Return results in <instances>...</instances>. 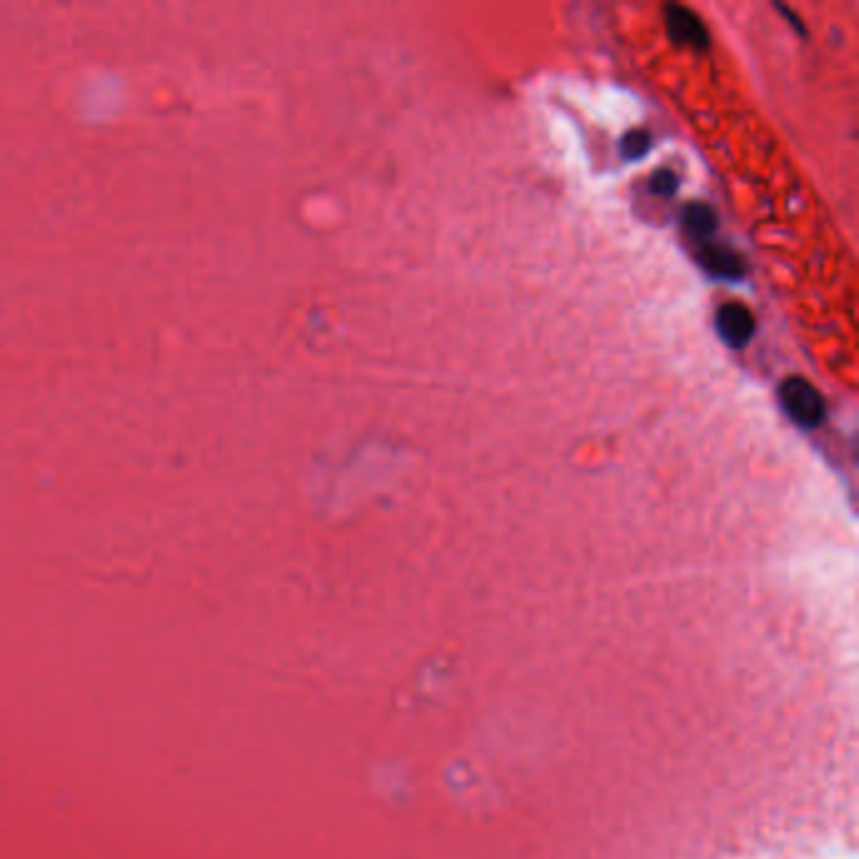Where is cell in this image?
<instances>
[{"instance_id":"6da1fadb","label":"cell","mask_w":859,"mask_h":859,"mask_svg":"<svg viewBox=\"0 0 859 859\" xmlns=\"http://www.w3.org/2000/svg\"><path fill=\"white\" fill-rule=\"evenodd\" d=\"M781 406L787 416L801 428H814L825 418V401L819 391L804 378H787L779 388Z\"/></svg>"},{"instance_id":"7a4b0ae2","label":"cell","mask_w":859,"mask_h":859,"mask_svg":"<svg viewBox=\"0 0 859 859\" xmlns=\"http://www.w3.org/2000/svg\"><path fill=\"white\" fill-rule=\"evenodd\" d=\"M715 323H719L721 338L727 340L729 346H733V348L747 346V343L753 336V328H757L751 310L747 308V305H741V303H727V305H723V308L719 310V315H715Z\"/></svg>"},{"instance_id":"3957f363","label":"cell","mask_w":859,"mask_h":859,"mask_svg":"<svg viewBox=\"0 0 859 859\" xmlns=\"http://www.w3.org/2000/svg\"><path fill=\"white\" fill-rule=\"evenodd\" d=\"M665 21H668V31H671L673 41L678 43L699 49V46H705V41H709V33H705V26L701 23V18L693 11H689V8L668 6Z\"/></svg>"},{"instance_id":"277c9868","label":"cell","mask_w":859,"mask_h":859,"mask_svg":"<svg viewBox=\"0 0 859 859\" xmlns=\"http://www.w3.org/2000/svg\"><path fill=\"white\" fill-rule=\"evenodd\" d=\"M701 265L709 270L715 278L723 280H739L743 275V263L741 257L731 250L727 245L719 243H703L701 245Z\"/></svg>"},{"instance_id":"5b68a950","label":"cell","mask_w":859,"mask_h":859,"mask_svg":"<svg viewBox=\"0 0 859 859\" xmlns=\"http://www.w3.org/2000/svg\"><path fill=\"white\" fill-rule=\"evenodd\" d=\"M715 213L709 207V205H701V203H693L685 207L683 213V225L685 230L691 233V237L695 243H711V237L715 233Z\"/></svg>"},{"instance_id":"8992f818","label":"cell","mask_w":859,"mask_h":859,"mask_svg":"<svg viewBox=\"0 0 859 859\" xmlns=\"http://www.w3.org/2000/svg\"><path fill=\"white\" fill-rule=\"evenodd\" d=\"M648 149H651V134L643 131V129L630 131L628 137L623 139V157L625 159H641Z\"/></svg>"},{"instance_id":"52a82bcc","label":"cell","mask_w":859,"mask_h":859,"mask_svg":"<svg viewBox=\"0 0 859 859\" xmlns=\"http://www.w3.org/2000/svg\"><path fill=\"white\" fill-rule=\"evenodd\" d=\"M653 192L661 195V197H673L675 189H678V177L673 175L671 169H658L653 175Z\"/></svg>"}]
</instances>
